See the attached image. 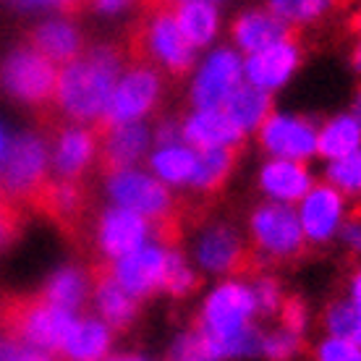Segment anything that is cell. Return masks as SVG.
Wrapping results in <instances>:
<instances>
[{
    "instance_id": "1",
    "label": "cell",
    "mask_w": 361,
    "mask_h": 361,
    "mask_svg": "<svg viewBox=\"0 0 361 361\" xmlns=\"http://www.w3.org/2000/svg\"><path fill=\"white\" fill-rule=\"evenodd\" d=\"M126 53L121 45H97L58 71L55 105L73 121L97 123L118 84Z\"/></svg>"
},
{
    "instance_id": "2",
    "label": "cell",
    "mask_w": 361,
    "mask_h": 361,
    "mask_svg": "<svg viewBox=\"0 0 361 361\" xmlns=\"http://www.w3.org/2000/svg\"><path fill=\"white\" fill-rule=\"evenodd\" d=\"M121 47L131 66H149L157 71L165 68L176 76L186 73L194 66V50L186 45L176 27L171 3L145 6V13L128 29L126 42Z\"/></svg>"
},
{
    "instance_id": "3",
    "label": "cell",
    "mask_w": 361,
    "mask_h": 361,
    "mask_svg": "<svg viewBox=\"0 0 361 361\" xmlns=\"http://www.w3.org/2000/svg\"><path fill=\"white\" fill-rule=\"evenodd\" d=\"M0 325L8 341L35 345L42 351H61L76 327V317L61 307H53L42 296H18L3 301Z\"/></svg>"
},
{
    "instance_id": "4",
    "label": "cell",
    "mask_w": 361,
    "mask_h": 361,
    "mask_svg": "<svg viewBox=\"0 0 361 361\" xmlns=\"http://www.w3.org/2000/svg\"><path fill=\"white\" fill-rule=\"evenodd\" d=\"M163 97V73L149 66H131L110 94V102L102 118L94 126H126V123H139V118L147 116Z\"/></svg>"
},
{
    "instance_id": "5",
    "label": "cell",
    "mask_w": 361,
    "mask_h": 361,
    "mask_svg": "<svg viewBox=\"0 0 361 361\" xmlns=\"http://www.w3.org/2000/svg\"><path fill=\"white\" fill-rule=\"evenodd\" d=\"M47 145L37 134L18 136L3 157V183L13 202L32 204L47 183Z\"/></svg>"
},
{
    "instance_id": "6",
    "label": "cell",
    "mask_w": 361,
    "mask_h": 361,
    "mask_svg": "<svg viewBox=\"0 0 361 361\" xmlns=\"http://www.w3.org/2000/svg\"><path fill=\"white\" fill-rule=\"evenodd\" d=\"M0 76H3L6 90L27 105H47L55 99L58 68L32 47L13 50L6 58Z\"/></svg>"
},
{
    "instance_id": "7",
    "label": "cell",
    "mask_w": 361,
    "mask_h": 361,
    "mask_svg": "<svg viewBox=\"0 0 361 361\" xmlns=\"http://www.w3.org/2000/svg\"><path fill=\"white\" fill-rule=\"evenodd\" d=\"M254 309H257V298L252 288H246L241 283H226L207 298L202 312V330L215 343L231 341L233 335L249 327Z\"/></svg>"
},
{
    "instance_id": "8",
    "label": "cell",
    "mask_w": 361,
    "mask_h": 361,
    "mask_svg": "<svg viewBox=\"0 0 361 361\" xmlns=\"http://www.w3.org/2000/svg\"><path fill=\"white\" fill-rule=\"evenodd\" d=\"M108 191L118 202V207L147 217L149 223H157V220H165V217L180 212L163 183L145 176V173L123 171L118 176H110Z\"/></svg>"
},
{
    "instance_id": "9",
    "label": "cell",
    "mask_w": 361,
    "mask_h": 361,
    "mask_svg": "<svg viewBox=\"0 0 361 361\" xmlns=\"http://www.w3.org/2000/svg\"><path fill=\"white\" fill-rule=\"evenodd\" d=\"M252 233L254 241L262 252H270L272 257H296L304 249V228L301 220L288 204H262L252 215Z\"/></svg>"
},
{
    "instance_id": "10",
    "label": "cell",
    "mask_w": 361,
    "mask_h": 361,
    "mask_svg": "<svg viewBox=\"0 0 361 361\" xmlns=\"http://www.w3.org/2000/svg\"><path fill=\"white\" fill-rule=\"evenodd\" d=\"M241 87V61L231 50H217L202 66L191 97L199 110H223L228 97Z\"/></svg>"
},
{
    "instance_id": "11",
    "label": "cell",
    "mask_w": 361,
    "mask_h": 361,
    "mask_svg": "<svg viewBox=\"0 0 361 361\" xmlns=\"http://www.w3.org/2000/svg\"><path fill=\"white\" fill-rule=\"evenodd\" d=\"M97 134V160L102 176H118L123 171H131V165L142 157V152L149 145V131L142 123H126V126L99 128Z\"/></svg>"
},
{
    "instance_id": "12",
    "label": "cell",
    "mask_w": 361,
    "mask_h": 361,
    "mask_svg": "<svg viewBox=\"0 0 361 361\" xmlns=\"http://www.w3.org/2000/svg\"><path fill=\"white\" fill-rule=\"evenodd\" d=\"M32 207H37L42 215L55 220L63 228L66 233H76L82 228L87 209H90V194L82 180H47L45 189L37 194L32 202Z\"/></svg>"
},
{
    "instance_id": "13",
    "label": "cell",
    "mask_w": 361,
    "mask_h": 361,
    "mask_svg": "<svg viewBox=\"0 0 361 361\" xmlns=\"http://www.w3.org/2000/svg\"><path fill=\"white\" fill-rule=\"evenodd\" d=\"M259 142L280 160L301 163L317 152V131L309 121L288 116H272L259 126Z\"/></svg>"
},
{
    "instance_id": "14",
    "label": "cell",
    "mask_w": 361,
    "mask_h": 361,
    "mask_svg": "<svg viewBox=\"0 0 361 361\" xmlns=\"http://www.w3.org/2000/svg\"><path fill=\"white\" fill-rule=\"evenodd\" d=\"M149 233H152V223L147 217L121 207L108 209L99 217L97 226V238L102 252L108 257H116V259H123L128 254L145 249Z\"/></svg>"
},
{
    "instance_id": "15",
    "label": "cell",
    "mask_w": 361,
    "mask_h": 361,
    "mask_svg": "<svg viewBox=\"0 0 361 361\" xmlns=\"http://www.w3.org/2000/svg\"><path fill=\"white\" fill-rule=\"evenodd\" d=\"M199 262L207 270L231 272V275H244L257 270V254L249 252L241 238L226 226H215L212 231L202 235L197 249Z\"/></svg>"
},
{
    "instance_id": "16",
    "label": "cell",
    "mask_w": 361,
    "mask_h": 361,
    "mask_svg": "<svg viewBox=\"0 0 361 361\" xmlns=\"http://www.w3.org/2000/svg\"><path fill=\"white\" fill-rule=\"evenodd\" d=\"M165 262H168V252H163L160 246H145L118 259V264H113V275L123 286V290L134 298L147 296L163 286Z\"/></svg>"
},
{
    "instance_id": "17",
    "label": "cell",
    "mask_w": 361,
    "mask_h": 361,
    "mask_svg": "<svg viewBox=\"0 0 361 361\" xmlns=\"http://www.w3.org/2000/svg\"><path fill=\"white\" fill-rule=\"evenodd\" d=\"M183 139L199 152L204 149H235L244 142V131L223 110H197L183 126Z\"/></svg>"
},
{
    "instance_id": "18",
    "label": "cell",
    "mask_w": 361,
    "mask_h": 361,
    "mask_svg": "<svg viewBox=\"0 0 361 361\" xmlns=\"http://www.w3.org/2000/svg\"><path fill=\"white\" fill-rule=\"evenodd\" d=\"M298 63V47L293 39H286V42H278L272 47H264L259 53L249 55L246 61V76H249V84L257 87V90H275L280 84H286L293 68Z\"/></svg>"
},
{
    "instance_id": "19",
    "label": "cell",
    "mask_w": 361,
    "mask_h": 361,
    "mask_svg": "<svg viewBox=\"0 0 361 361\" xmlns=\"http://www.w3.org/2000/svg\"><path fill=\"white\" fill-rule=\"evenodd\" d=\"M341 215H343V199L333 186H314L304 197V207H301V228L304 235L312 241H327L330 235L341 226Z\"/></svg>"
},
{
    "instance_id": "20",
    "label": "cell",
    "mask_w": 361,
    "mask_h": 361,
    "mask_svg": "<svg viewBox=\"0 0 361 361\" xmlns=\"http://www.w3.org/2000/svg\"><path fill=\"white\" fill-rule=\"evenodd\" d=\"M97 154V134L94 128H63L58 134L53 165L61 180H82L84 171Z\"/></svg>"
},
{
    "instance_id": "21",
    "label": "cell",
    "mask_w": 361,
    "mask_h": 361,
    "mask_svg": "<svg viewBox=\"0 0 361 361\" xmlns=\"http://www.w3.org/2000/svg\"><path fill=\"white\" fill-rule=\"evenodd\" d=\"M90 283L94 286V301L99 314L113 327H126L136 314V298L123 290L116 280L110 264H94L90 272Z\"/></svg>"
},
{
    "instance_id": "22",
    "label": "cell",
    "mask_w": 361,
    "mask_h": 361,
    "mask_svg": "<svg viewBox=\"0 0 361 361\" xmlns=\"http://www.w3.org/2000/svg\"><path fill=\"white\" fill-rule=\"evenodd\" d=\"M32 50H37L50 63L66 66L82 53V35L68 18H50L32 32Z\"/></svg>"
},
{
    "instance_id": "23",
    "label": "cell",
    "mask_w": 361,
    "mask_h": 361,
    "mask_svg": "<svg viewBox=\"0 0 361 361\" xmlns=\"http://www.w3.org/2000/svg\"><path fill=\"white\" fill-rule=\"evenodd\" d=\"M233 35L238 39V45L244 47L246 53H259L264 47H272L278 42H286V39H293V32L286 21H280L278 16L272 13H264V11H252V13H244L233 24Z\"/></svg>"
},
{
    "instance_id": "24",
    "label": "cell",
    "mask_w": 361,
    "mask_h": 361,
    "mask_svg": "<svg viewBox=\"0 0 361 361\" xmlns=\"http://www.w3.org/2000/svg\"><path fill=\"white\" fill-rule=\"evenodd\" d=\"M259 180H262V189L280 202L304 199L312 189V178H309L307 168L301 163H290V160H270L262 168Z\"/></svg>"
},
{
    "instance_id": "25",
    "label": "cell",
    "mask_w": 361,
    "mask_h": 361,
    "mask_svg": "<svg viewBox=\"0 0 361 361\" xmlns=\"http://www.w3.org/2000/svg\"><path fill=\"white\" fill-rule=\"evenodd\" d=\"M173 18L191 50L207 45L217 32V11L209 3H173Z\"/></svg>"
},
{
    "instance_id": "26",
    "label": "cell",
    "mask_w": 361,
    "mask_h": 361,
    "mask_svg": "<svg viewBox=\"0 0 361 361\" xmlns=\"http://www.w3.org/2000/svg\"><path fill=\"white\" fill-rule=\"evenodd\" d=\"M270 105H272L270 92L257 90L252 84H241V87L228 97L226 105H223V113H226L241 131H249V128L262 126L264 121H267Z\"/></svg>"
},
{
    "instance_id": "27",
    "label": "cell",
    "mask_w": 361,
    "mask_h": 361,
    "mask_svg": "<svg viewBox=\"0 0 361 361\" xmlns=\"http://www.w3.org/2000/svg\"><path fill=\"white\" fill-rule=\"evenodd\" d=\"M361 145V123L353 116H341L330 121L319 134H317V152L327 160H343L348 154L359 152Z\"/></svg>"
},
{
    "instance_id": "28",
    "label": "cell",
    "mask_w": 361,
    "mask_h": 361,
    "mask_svg": "<svg viewBox=\"0 0 361 361\" xmlns=\"http://www.w3.org/2000/svg\"><path fill=\"white\" fill-rule=\"evenodd\" d=\"M110 345V330L97 319L76 322L73 333L61 351L71 361H99Z\"/></svg>"
},
{
    "instance_id": "29",
    "label": "cell",
    "mask_w": 361,
    "mask_h": 361,
    "mask_svg": "<svg viewBox=\"0 0 361 361\" xmlns=\"http://www.w3.org/2000/svg\"><path fill=\"white\" fill-rule=\"evenodd\" d=\"M84 296H87V275L73 267L53 272L45 286V293H42L45 301H50L53 307L66 309V312H73L84 301Z\"/></svg>"
},
{
    "instance_id": "30",
    "label": "cell",
    "mask_w": 361,
    "mask_h": 361,
    "mask_svg": "<svg viewBox=\"0 0 361 361\" xmlns=\"http://www.w3.org/2000/svg\"><path fill=\"white\" fill-rule=\"evenodd\" d=\"M197 163H199V154L186 149V147H163L152 154V168L154 173L160 176L163 180H171V183H186L194 178L197 173Z\"/></svg>"
},
{
    "instance_id": "31",
    "label": "cell",
    "mask_w": 361,
    "mask_h": 361,
    "mask_svg": "<svg viewBox=\"0 0 361 361\" xmlns=\"http://www.w3.org/2000/svg\"><path fill=\"white\" fill-rule=\"evenodd\" d=\"M199 154V163H197V173L191 183L202 191H215L220 189L226 178L231 176L235 165V149H204Z\"/></svg>"
},
{
    "instance_id": "32",
    "label": "cell",
    "mask_w": 361,
    "mask_h": 361,
    "mask_svg": "<svg viewBox=\"0 0 361 361\" xmlns=\"http://www.w3.org/2000/svg\"><path fill=\"white\" fill-rule=\"evenodd\" d=\"M327 330L333 333V338L348 341V343L361 348V304L356 301H341L327 309Z\"/></svg>"
},
{
    "instance_id": "33",
    "label": "cell",
    "mask_w": 361,
    "mask_h": 361,
    "mask_svg": "<svg viewBox=\"0 0 361 361\" xmlns=\"http://www.w3.org/2000/svg\"><path fill=\"white\" fill-rule=\"evenodd\" d=\"M215 345L209 341V335L199 327L191 333L180 335L176 348H173V361H217Z\"/></svg>"
},
{
    "instance_id": "34",
    "label": "cell",
    "mask_w": 361,
    "mask_h": 361,
    "mask_svg": "<svg viewBox=\"0 0 361 361\" xmlns=\"http://www.w3.org/2000/svg\"><path fill=\"white\" fill-rule=\"evenodd\" d=\"M160 288H165L173 296H183L191 288H197V275L186 267V262L180 259L178 254H168V262H165V272H163V286Z\"/></svg>"
},
{
    "instance_id": "35",
    "label": "cell",
    "mask_w": 361,
    "mask_h": 361,
    "mask_svg": "<svg viewBox=\"0 0 361 361\" xmlns=\"http://www.w3.org/2000/svg\"><path fill=\"white\" fill-rule=\"evenodd\" d=\"M327 178L345 191H361V149L330 165Z\"/></svg>"
},
{
    "instance_id": "36",
    "label": "cell",
    "mask_w": 361,
    "mask_h": 361,
    "mask_svg": "<svg viewBox=\"0 0 361 361\" xmlns=\"http://www.w3.org/2000/svg\"><path fill=\"white\" fill-rule=\"evenodd\" d=\"M272 16H278L280 21H309L317 18L327 8L325 3H312V0H301V3H290V0H278L272 3Z\"/></svg>"
},
{
    "instance_id": "37",
    "label": "cell",
    "mask_w": 361,
    "mask_h": 361,
    "mask_svg": "<svg viewBox=\"0 0 361 361\" xmlns=\"http://www.w3.org/2000/svg\"><path fill=\"white\" fill-rule=\"evenodd\" d=\"M298 348H301L298 335H290V333H286V330H283V333H275V335H267V338L262 341V353L270 361L290 359Z\"/></svg>"
},
{
    "instance_id": "38",
    "label": "cell",
    "mask_w": 361,
    "mask_h": 361,
    "mask_svg": "<svg viewBox=\"0 0 361 361\" xmlns=\"http://www.w3.org/2000/svg\"><path fill=\"white\" fill-rule=\"evenodd\" d=\"M317 361H361V348L341 338H327L317 348Z\"/></svg>"
},
{
    "instance_id": "39",
    "label": "cell",
    "mask_w": 361,
    "mask_h": 361,
    "mask_svg": "<svg viewBox=\"0 0 361 361\" xmlns=\"http://www.w3.org/2000/svg\"><path fill=\"white\" fill-rule=\"evenodd\" d=\"M21 226V215H18V204L0 189V246H6L16 235Z\"/></svg>"
},
{
    "instance_id": "40",
    "label": "cell",
    "mask_w": 361,
    "mask_h": 361,
    "mask_svg": "<svg viewBox=\"0 0 361 361\" xmlns=\"http://www.w3.org/2000/svg\"><path fill=\"white\" fill-rule=\"evenodd\" d=\"M0 361H55L53 356L42 348L18 343V341H0Z\"/></svg>"
},
{
    "instance_id": "41",
    "label": "cell",
    "mask_w": 361,
    "mask_h": 361,
    "mask_svg": "<svg viewBox=\"0 0 361 361\" xmlns=\"http://www.w3.org/2000/svg\"><path fill=\"white\" fill-rule=\"evenodd\" d=\"M280 322L286 327V333L298 335L307 327V307L298 296H288L280 304Z\"/></svg>"
},
{
    "instance_id": "42",
    "label": "cell",
    "mask_w": 361,
    "mask_h": 361,
    "mask_svg": "<svg viewBox=\"0 0 361 361\" xmlns=\"http://www.w3.org/2000/svg\"><path fill=\"white\" fill-rule=\"evenodd\" d=\"M254 298H257V304L262 307V312H275V309L283 304V298H280V288L275 286V280H259Z\"/></svg>"
},
{
    "instance_id": "43",
    "label": "cell",
    "mask_w": 361,
    "mask_h": 361,
    "mask_svg": "<svg viewBox=\"0 0 361 361\" xmlns=\"http://www.w3.org/2000/svg\"><path fill=\"white\" fill-rule=\"evenodd\" d=\"M341 233H343L345 244L351 246V249H356V252H361V217L359 215L353 217V220H348Z\"/></svg>"
},
{
    "instance_id": "44",
    "label": "cell",
    "mask_w": 361,
    "mask_h": 361,
    "mask_svg": "<svg viewBox=\"0 0 361 361\" xmlns=\"http://www.w3.org/2000/svg\"><path fill=\"white\" fill-rule=\"evenodd\" d=\"M351 290H353V301H356V304H361V270L356 272V275H353Z\"/></svg>"
},
{
    "instance_id": "45",
    "label": "cell",
    "mask_w": 361,
    "mask_h": 361,
    "mask_svg": "<svg viewBox=\"0 0 361 361\" xmlns=\"http://www.w3.org/2000/svg\"><path fill=\"white\" fill-rule=\"evenodd\" d=\"M353 118L361 123V90L356 92V99H353Z\"/></svg>"
},
{
    "instance_id": "46",
    "label": "cell",
    "mask_w": 361,
    "mask_h": 361,
    "mask_svg": "<svg viewBox=\"0 0 361 361\" xmlns=\"http://www.w3.org/2000/svg\"><path fill=\"white\" fill-rule=\"evenodd\" d=\"M353 68H356V71L361 73V42H359V47H356V50H353Z\"/></svg>"
},
{
    "instance_id": "47",
    "label": "cell",
    "mask_w": 361,
    "mask_h": 361,
    "mask_svg": "<svg viewBox=\"0 0 361 361\" xmlns=\"http://www.w3.org/2000/svg\"><path fill=\"white\" fill-rule=\"evenodd\" d=\"M6 152H8V142H6V134L0 131V160L6 157Z\"/></svg>"
},
{
    "instance_id": "48",
    "label": "cell",
    "mask_w": 361,
    "mask_h": 361,
    "mask_svg": "<svg viewBox=\"0 0 361 361\" xmlns=\"http://www.w3.org/2000/svg\"><path fill=\"white\" fill-rule=\"evenodd\" d=\"M351 27H353V32H359V35H361V11H359V13H353Z\"/></svg>"
},
{
    "instance_id": "49",
    "label": "cell",
    "mask_w": 361,
    "mask_h": 361,
    "mask_svg": "<svg viewBox=\"0 0 361 361\" xmlns=\"http://www.w3.org/2000/svg\"><path fill=\"white\" fill-rule=\"evenodd\" d=\"M99 8L102 11H118V8H123V3H99Z\"/></svg>"
},
{
    "instance_id": "50",
    "label": "cell",
    "mask_w": 361,
    "mask_h": 361,
    "mask_svg": "<svg viewBox=\"0 0 361 361\" xmlns=\"http://www.w3.org/2000/svg\"><path fill=\"white\" fill-rule=\"evenodd\" d=\"M113 361H142V359H113Z\"/></svg>"
}]
</instances>
